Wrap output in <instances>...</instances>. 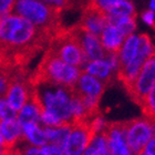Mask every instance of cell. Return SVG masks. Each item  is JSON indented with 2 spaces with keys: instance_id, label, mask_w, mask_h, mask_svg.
Segmentation results:
<instances>
[{
  "instance_id": "obj_7",
  "label": "cell",
  "mask_w": 155,
  "mask_h": 155,
  "mask_svg": "<svg viewBox=\"0 0 155 155\" xmlns=\"http://www.w3.org/2000/svg\"><path fill=\"white\" fill-rule=\"evenodd\" d=\"M90 121H82L72 124L69 139L64 145L65 155H82L93 137Z\"/></svg>"
},
{
  "instance_id": "obj_15",
  "label": "cell",
  "mask_w": 155,
  "mask_h": 155,
  "mask_svg": "<svg viewBox=\"0 0 155 155\" xmlns=\"http://www.w3.org/2000/svg\"><path fill=\"white\" fill-rule=\"evenodd\" d=\"M83 68H84V72L93 75V77H95L100 81L109 80L111 74H112V72L114 71L113 69L111 68L110 63L105 59L87 61Z\"/></svg>"
},
{
  "instance_id": "obj_35",
  "label": "cell",
  "mask_w": 155,
  "mask_h": 155,
  "mask_svg": "<svg viewBox=\"0 0 155 155\" xmlns=\"http://www.w3.org/2000/svg\"><path fill=\"white\" fill-rule=\"evenodd\" d=\"M135 155H149V154H146V153L144 152V151H141V152L137 153V154H135Z\"/></svg>"
},
{
  "instance_id": "obj_26",
  "label": "cell",
  "mask_w": 155,
  "mask_h": 155,
  "mask_svg": "<svg viewBox=\"0 0 155 155\" xmlns=\"http://www.w3.org/2000/svg\"><path fill=\"white\" fill-rule=\"evenodd\" d=\"M42 149L45 150V153L48 155H65L64 149L62 146L55 145V144H45V146H42Z\"/></svg>"
},
{
  "instance_id": "obj_5",
  "label": "cell",
  "mask_w": 155,
  "mask_h": 155,
  "mask_svg": "<svg viewBox=\"0 0 155 155\" xmlns=\"http://www.w3.org/2000/svg\"><path fill=\"white\" fill-rule=\"evenodd\" d=\"M152 136L151 120L147 117L134 119L125 122V140L133 155L143 151Z\"/></svg>"
},
{
  "instance_id": "obj_13",
  "label": "cell",
  "mask_w": 155,
  "mask_h": 155,
  "mask_svg": "<svg viewBox=\"0 0 155 155\" xmlns=\"http://www.w3.org/2000/svg\"><path fill=\"white\" fill-rule=\"evenodd\" d=\"M41 107L39 105L36 99L32 97V94H30L28 102L19 111L17 120L20 123V125H23L27 123H39L40 116H41Z\"/></svg>"
},
{
  "instance_id": "obj_28",
  "label": "cell",
  "mask_w": 155,
  "mask_h": 155,
  "mask_svg": "<svg viewBox=\"0 0 155 155\" xmlns=\"http://www.w3.org/2000/svg\"><path fill=\"white\" fill-rule=\"evenodd\" d=\"M142 19L145 23H147L149 26H154L155 25V15L154 11L152 10H147L142 15Z\"/></svg>"
},
{
  "instance_id": "obj_6",
  "label": "cell",
  "mask_w": 155,
  "mask_h": 155,
  "mask_svg": "<svg viewBox=\"0 0 155 155\" xmlns=\"http://www.w3.org/2000/svg\"><path fill=\"white\" fill-rule=\"evenodd\" d=\"M155 85V64L152 58L146 60L143 64L140 73L131 85L126 90L129 92L130 97L136 103L141 104L144 97L147 95L152 87Z\"/></svg>"
},
{
  "instance_id": "obj_22",
  "label": "cell",
  "mask_w": 155,
  "mask_h": 155,
  "mask_svg": "<svg viewBox=\"0 0 155 155\" xmlns=\"http://www.w3.org/2000/svg\"><path fill=\"white\" fill-rule=\"evenodd\" d=\"M140 107H142L145 117L150 120L155 119V85L144 97V100L140 104Z\"/></svg>"
},
{
  "instance_id": "obj_25",
  "label": "cell",
  "mask_w": 155,
  "mask_h": 155,
  "mask_svg": "<svg viewBox=\"0 0 155 155\" xmlns=\"http://www.w3.org/2000/svg\"><path fill=\"white\" fill-rule=\"evenodd\" d=\"M107 122H105V120L102 117L101 115L97 114V115L92 117L90 120V127H91V131L93 132V134H99V133H103L107 129Z\"/></svg>"
},
{
  "instance_id": "obj_2",
  "label": "cell",
  "mask_w": 155,
  "mask_h": 155,
  "mask_svg": "<svg viewBox=\"0 0 155 155\" xmlns=\"http://www.w3.org/2000/svg\"><path fill=\"white\" fill-rule=\"evenodd\" d=\"M16 11L20 17L29 20L39 29L48 31L53 37L62 29L60 23L62 9L53 5L37 0H19L16 5Z\"/></svg>"
},
{
  "instance_id": "obj_31",
  "label": "cell",
  "mask_w": 155,
  "mask_h": 155,
  "mask_svg": "<svg viewBox=\"0 0 155 155\" xmlns=\"http://www.w3.org/2000/svg\"><path fill=\"white\" fill-rule=\"evenodd\" d=\"M151 126H152V135L155 137V119L151 120Z\"/></svg>"
},
{
  "instance_id": "obj_3",
  "label": "cell",
  "mask_w": 155,
  "mask_h": 155,
  "mask_svg": "<svg viewBox=\"0 0 155 155\" xmlns=\"http://www.w3.org/2000/svg\"><path fill=\"white\" fill-rule=\"evenodd\" d=\"M81 72L82 71L79 67L68 64L48 51L39 65L37 72L29 81L36 82V81L47 80L73 87L80 77Z\"/></svg>"
},
{
  "instance_id": "obj_11",
  "label": "cell",
  "mask_w": 155,
  "mask_h": 155,
  "mask_svg": "<svg viewBox=\"0 0 155 155\" xmlns=\"http://www.w3.org/2000/svg\"><path fill=\"white\" fill-rule=\"evenodd\" d=\"M125 37L116 27L107 25L100 35V41L103 49L109 53H117L122 47Z\"/></svg>"
},
{
  "instance_id": "obj_21",
  "label": "cell",
  "mask_w": 155,
  "mask_h": 155,
  "mask_svg": "<svg viewBox=\"0 0 155 155\" xmlns=\"http://www.w3.org/2000/svg\"><path fill=\"white\" fill-rule=\"evenodd\" d=\"M155 52V48L153 45L151 39L147 35H141L139 37V48H137V55L144 60H149Z\"/></svg>"
},
{
  "instance_id": "obj_36",
  "label": "cell",
  "mask_w": 155,
  "mask_h": 155,
  "mask_svg": "<svg viewBox=\"0 0 155 155\" xmlns=\"http://www.w3.org/2000/svg\"><path fill=\"white\" fill-rule=\"evenodd\" d=\"M151 58H152L153 62H154V64H155V52H154V54H153V55H152V57H151Z\"/></svg>"
},
{
  "instance_id": "obj_8",
  "label": "cell",
  "mask_w": 155,
  "mask_h": 155,
  "mask_svg": "<svg viewBox=\"0 0 155 155\" xmlns=\"http://www.w3.org/2000/svg\"><path fill=\"white\" fill-rule=\"evenodd\" d=\"M107 12H104L100 8L90 2H85L83 5L82 18L78 26L87 32L93 33L99 37L107 25Z\"/></svg>"
},
{
  "instance_id": "obj_24",
  "label": "cell",
  "mask_w": 155,
  "mask_h": 155,
  "mask_svg": "<svg viewBox=\"0 0 155 155\" xmlns=\"http://www.w3.org/2000/svg\"><path fill=\"white\" fill-rule=\"evenodd\" d=\"M40 122H42L47 126H60L63 125L65 123H63L61 120L59 119L58 116L54 115L53 113L49 112V111L42 110L41 111V116H40Z\"/></svg>"
},
{
  "instance_id": "obj_16",
  "label": "cell",
  "mask_w": 155,
  "mask_h": 155,
  "mask_svg": "<svg viewBox=\"0 0 155 155\" xmlns=\"http://www.w3.org/2000/svg\"><path fill=\"white\" fill-rule=\"evenodd\" d=\"M72 129V124H63L60 126H47L45 129V136L49 143L64 147L68 141L70 132Z\"/></svg>"
},
{
  "instance_id": "obj_18",
  "label": "cell",
  "mask_w": 155,
  "mask_h": 155,
  "mask_svg": "<svg viewBox=\"0 0 155 155\" xmlns=\"http://www.w3.org/2000/svg\"><path fill=\"white\" fill-rule=\"evenodd\" d=\"M107 25H112L123 33V36H131L135 30V17H119V16H107Z\"/></svg>"
},
{
  "instance_id": "obj_4",
  "label": "cell",
  "mask_w": 155,
  "mask_h": 155,
  "mask_svg": "<svg viewBox=\"0 0 155 155\" xmlns=\"http://www.w3.org/2000/svg\"><path fill=\"white\" fill-rule=\"evenodd\" d=\"M48 51L65 63L79 68L84 67L87 62L73 28L60 30L51 39L50 49Z\"/></svg>"
},
{
  "instance_id": "obj_10",
  "label": "cell",
  "mask_w": 155,
  "mask_h": 155,
  "mask_svg": "<svg viewBox=\"0 0 155 155\" xmlns=\"http://www.w3.org/2000/svg\"><path fill=\"white\" fill-rule=\"evenodd\" d=\"M74 92L80 97H90L100 99L103 93L104 84L102 81L87 72H81L77 83L73 87Z\"/></svg>"
},
{
  "instance_id": "obj_17",
  "label": "cell",
  "mask_w": 155,
  "mask_h": 155,
  "mask_svg": "<svg viewBox=\"0 0 155 155\" xmlns=\"http://www.w3.org/2000/svg\"><path fill=\"white\" fill-rule=\"evenodd\" d=\"M21 129H22V135L32 145L42 147L45 144H48L45 130H42L38 123H27L21 125Z\"/></svg>"
},
{
  "instance_id": "obj_27",
  "label": "cell",
  "mask_w": 155,
  "mask_h": 155,
  "mask_svg": "<svg viewBox=\"0 0 155 155\" xmlns=\"http://www.w3.org/2000/svg\"><path fill=\"white\" fill-rule=\"evenodd\" d=\"M16 0H0V15L7 16L13 9Z\"/></svg>"
},
{
  "instance_id": "obj_37",
  "label": "cell",
  "mask_w": 155,
  "mask_h": 155,
  "mask_svg": "<svg viewBox=\"0 0 155 155\" xmlns=\"http://www.w3.org/2000/svg\"><path fill=\"white\" fill-rule=\"evenodd\" d=\"M47 1H50V0H47Z\"/></svg>"
},
{
  "instance_id": "obj_30",
  "label": "cell",
  "mask_w": 155,
  "mask_h": 155,
  "mask_svg": "<svg viewBox=\"0 0 155 155\" xmlns=\"http://www.w3.org/2000/svg\"><path fill=\"white\" fill-rule=\"evenodd\" d=\"M143 151L149 155H155V137H153L150 140L149 142L146 143V145L144 146Z\"/></svg>"
},
{
  "instance_id": "obj_33",
  "label": "cell",
  "mask_w": 155,
  "mask_h": 155,
  "mask_svg": "<svg viewBox=\"0 0 155 155\" xmlns=\"http://www.w3.org/2000/svg\"><path fill=\"white\" fill-rule=\"evenodd\" d=\"M150 7H151V10H152V11H155V0H151Z\"/></svg>"
},
{
  "instance_id": "obj_1",
  "label": "cell",
  "mask_w": 155,
  "mask_h": 155,
  "mask_svg": "<svg viewBox=\"0 0 155 155\" xmlns=\"http://www.w3.org/2000/svg\"><path fill=\"white\" fill-rule=\"evenodd\" d=\"M30 83L32 87L31 94L41 107V110L53 113L65 124H73L71 111L74 95L73 87L47 80Z\"/></svg>"
},
{
  "instance_id": "obj_9",
  "label": "cell",
  "mask_w": 155,
  "mask_h": 155,
  "mask_svg": "<svg viewBox=\"0 0 155 155\" xmlns=\"http://www.w3.org/2000/svg\"><path fill=\"white\" fill-rule=\"evenodd\" d=\"M73 29H74L75 35L79 39L81 48L83 50V53L87 61L104 59V57L107 54V51L104 50L102 45H101L99 37L93 35V33L87 32L79 26H77Z\"/></svg>"
},
{
  "instance_id": "obj_34",
  "label": "cell",
  "mask_w": 155,
  "mask_h": 155,
  "mask_svg": "<svg viewBox=\"0 0 155 155\" xmlns=\"http://www.w3.org/2000/svg\"><path fill=\"white\" fill-rule=\"evenodd\" d=\"M0 143L3 144V137H2V133H1V129H0ZM5 146V145H3Z\"/></svg>"
},
{
  "instance_id": "obj_19",
  "label": "cell",
  "mask_w": 155,
  "mask_h": 155,
  "mask_svg": "<svg viewBox=\"0 0 155 155\" xmlns=\"http://www.w3.org/2000/svg\"><path fill=\"white\" fill-rule=\"evenodd\" d=\"M105 12L111 16L135 17V9L129 0H115L107 9Z\"/></svg>"
},
{
  "instance_id": "obj_20",
  "label": "cell",
  "mask_w": 155,
  "mask_h": 155,
  "mask_svg": "<svg viewBox=\"0 0 155 155\" xmlns=\"http://www.w3.org/2000/svg\"><path fill=\"white\" fill-rule=\"evenodd\" d=\"M89 145L95 150V152L99 155H111L109 141H107V137L104 132L94 134Z\"/></svg>"
},
{
  "instance_id": "obj_29",
  "label": "cell",
  "mask_w": 155,
  "mask_h": 155,
  "mask_svg": "<svg viewBox=\"0 0 155 155\" xmlns=\"http://www.w3.org/2000/svg\"><path fill=\"white\" fill-rule=\"evenodd\" d=\"M23 155H48L45 153V151L42 147H38V146H32L27 149L23 153Z\"/></svg>"
},
{
  "instance_id": "obj_23",
  "label": "cell",
  "mask_w": 155,
  "mask_h": 155,
  "mask_svg": "<svg viewBox=\"0 0 155 155\" xmlns=\"http://www.w3.org/2000/svg\"><path fill=\"white\" fill-rule=\"evenodd\" d=\"M18 116V111L13 109L7 101L6 97H0V121L16 120Z\"/></svg>"
},
{
  "instance_id": "obj_14",
  "label": "cell",
  "mask_w": 155,
  "mask_h": 155,
  "mask_svg": "<svg viewBox=\"0 0 155 155\" xmlns=\"http://www.w3.org/2000/svg\"><path fill=\"white\" fill-rule=\"evenodd\" d=\"M137 48H139V37L135 35H131V36L126 37L122 47L117 52L120 68L125 67L135 58L137 54Z\"/></svg>"
},
{
  "instance_id": "obj_32",
  "label": "cell",
  "mask_w": 155,
  "mask_h": 155,
  "mask_svg": "<svg viewBox=\"0 0 155 155\" xmlns=\"http://www.w3.org/2000/svg\"><path fill=\"white\" fill-rule=\"evenodd\" d=\"M5 155H21L19 152H17V151H13V150H10V151H8V152L6 153Z\"/></svg>"
},
{
  "instance_id": "obj_12",
  "label": "cell",
  "mask_w": 155,
  "mask_h": 155,
  "mask_svg": "<svg viewBox=\"0 0 155 155\" xmlns=\"http://www.w3.org/2000/svg\"><path fill=\"white\" fill-rule=\"evenodd\" d=\"M0 129L3 137V145L7 150H12L13 145L22 135V129L18 120L0 121Z\"/></svg>"
}]
</instances>
